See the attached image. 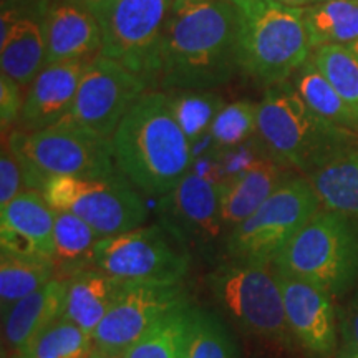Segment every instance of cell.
Listing matches in <instances>:
<instances>
[{
  "instance_id": "6da1fadb",
  "label": "cell",
  "mask_w": 358,
  "mask_h": 358,
  "mask_svg": "<svg viewBox=\"0 0 358 358\" xmlns=\"http://www.w3.org/2000/svg\"><path fill=\"white\" fill-rule=\"evenodd\" d=\"M241 8L231 0H173L155 87L216 90L241 73Z\"/></svg>"
},
{
  "instance_id": "7a4b0ae2",
  "label": "cell",
  "mask_w": 358,
  "mask_h": 358,
  "mask_svg": "<svg viewBox=\"0 0 358 358\" xmlns=\"http://www.w3.org/2000/svg\"><path fill=\"white\" fill-rule=\"evenodd\" d=\"M116 166L148 196H164L191 171L194 151L174 118L168 95L148 92L111 138Z\"/></svg>"
},
{
  "instance_id": "3957f363",
  "label": "cell",
  "mask_w": 358,
  "mask_h": 358,
  "mask_svg": "<svg viewBox=\"0 0 358 358\" xmlns=\"http://www.w3.org/2000/svg\"><path fill=\"white\" fill-rule=\"evenodd\" d=\"M257 134L275 159L307 178L358 146V133L315 113L290 80L266 87L257 103Z\"/></svg>"
},
{
  "instance_id": "277c9868",
  "label": "cell",
  "mask_w": 358,
  "mask_h": 358,
  "mask_svg": "<svg viewBox=\"0 0 358 358\" xmlns=\"http://www.w3.org/2000/svg\"><path fill=\"white\" fill-rule=\"evenodd\" d=\"M7 148L19 159L25 187L42 192L52 176L110 179L123 174L116 166L113 141L98 136L66 116L40 131L15 129Z\"/></svg>"
},
{
  "instance_id": "5b68a950",
  "label": "cell",
  "mask_w": 358,
  "mask_h": 358,
  "mask_svg": "<svg viewBox=\"0 0 358 358\" xmlns=\"http://www.w3.org/2000/svg\"><path fill=\"white\" fill-rule=\"evenodd\" d=\"M241 73L261 85L285 82L310 58L303 8L277 0H239Z\"/></svg>"
},
{
  "instance_id": "8992f818",
  "label": "cell",
  "mask_w": 358,
  "mask_h": 358,
  "mask_svg": "<svg viewBox=\"0 0 358 358\" xmlns=\"http://www.w3.org/2000/svg\"><path fill=\"white\" fill-rule=\"evenodd\" d=\"M274 268L343 295L358 279V221L347 214L319 211L275 257Z\"/></svg>"
},
{
  "instance_id": "52a82bcc",
  "label": "cell",
  "mask_w": 358,
  "mask_h": 358,
  "mask_svg": "<svg viewBox=\"0 0 358 358\" xmlns=\"http://www.w3.org/2000/svg\"><path fill=\"white\" fill-rule=\"evenodd\" d=\"M208 282L222 310L244 332L285 345L292 342L280 282L271 264L232 259L219 266Z\"/></svg>"
},
{
  "instance_id": "ba28073f",
  "label": "cell",
  "mask_w": 358,
  "mask_h": 358,
  "mask_svg": "<svg viewBox=\"0 0 358 358\" xmlns=\"http://www.w3.org/2000/svg\"><path fill=\"white\" fill-rule=\"evenodd\" d=\"M320 204L310 179L289 178L227 234V254L236 261L274 264L280 250L320 211Z\"/></svg>"
},
{
  "instance_id": "9c48e42d",
  "label": "cell",
  "mask_w": 358,
  "mask_h": 358,
  "mask_svg": "<svg viewBox=\"0 0 358 358\" xmlns=\"http://www.w3.org/2000/svg\"><path fill=\"white\" fill-rule=\"evenodd\" d=\"M173 0H100L92 12L101 29V55L155 87L159 48Z\"/></svg>"
},
{
  "instance_id": "30bf717a",
  "label": "cell",
  "mask_w": 358,
  "mask_h": 358,
  "mask_svg": "<svg viewBox=\"0 0 358 358\" xmlns=\"http://www.w3.org/2000/svg\"><path fill=\"white\" fill-rule=\"evenodd\" d=\"M42 194L53 209L82 217L101 239L136 229L148 217L140 189L124 174L110 179L52 176Z\"/></svg>"
},
{
  "instance_id": "8fae6325",
  "label": "cell",
  "mask_w": 358,
  "mask_h": 358,
  "mask_svg": "<svg viewBox=\"0 0 358 358\" xmlns=\"http://www.w3.org/2000/svg\"><path fill=\"white\" fill-rule=\"evenodd\" d=\"M92 267L123 282L181 284L189 271V257L174 248L164 229L140 226L98 241Z\"/></svg>"
},
{
  "instance_id": "7c38bea8",
  "label": "cell",
  "mask_w": 358,
  "mask_h": 358,
  "mask_svg": "<svg viewBox=\"0 0 358 358\" xmlns=\"http://www.w3.org/2000/svg\"><path fill=\"white\" fill-rule=\"evenodd\" d=\"M186 306L181 284L123 282L110 312L93 334L96 350L122 357L164 317Z\"/></svg>"
},
{
  "instance_id": "4fadbf2b",
  "label": "cell",
  "mask_w": 358,
  "mask_h": 358,
  "mask_svg": "<svg viewBox=\"0 0 358 358\" xmlns=\"http://www.w3.org/2000/svg\"><path fill=\"white\" fill-rule=\"evenodd\" d=\"M148 88L150 85L145 80L120 62L98 55L85 66L69 118L111 140L122 120Z\"/></svg>"
},
{
  "instance_id": "5bb4252c",
  "label": "cell",
  "mask_w": 358,
  "mask_h": 358,
  "mask_svg": "<svg viewBox=\"0 0 358 358\" xmlns=\"http://www.w3.org/2000/svg\"><path fill=\"white\" fill-rule=\"evenodd\" d=\"M52 0H2L0 60L2 73L20 87L32 85L45 66V19Z\"/></svg>"
},
{
  "instance_id": "9a60e30c",
  "label": "cell",
  "mask_w": 358,
  "mask_h": 358,
  "mask_svg": "<svg viewBox=\"0 0 358 358\" xmlns=\"http://www.w3.org/2000/svg\"><path fill=\"white\" fill-rule=\"evenodd\" d=\"M158 211L164 231L181 243H208L224 229L221 182L189 171L161 196Z\"/></svg>"
},
{
  "instance_id": "2e32d148",
  "label": "cell",
  "mask_w": 358,
  "mask_h": 358,
  "mask_svg": "<svg viewBox=\"0 0 358 358\" xmlns=\"http://www.w3.org/2000/svg\"><path fill=\"white\" fill-rule=\"evenodd\" d=\"M277 277L290 332L312 355H330L337 345V320L332 295L310 282L280 272H277Z\"/></svg>"
},
{
  "instance_id": "e0dca14e",
  "label": "cell",
  "mask_w": 358,
  "mask_h": 358,
  "mask_svg": "<svg viewBox=\"0 0 358 358\" xmlns=\"http://www.w3.org/2000/svg\"><path fill=\"white\" fill-rule=\"evenodd\" d=\"M0 211L2 250L55 262V209L42 192L22 191Z\"/></svg>"
},
{
  "instance_id": "ac0fdd59",
  "label": "cell",
  "mask_w": 358,
  "mask_h": 358,
  "mask_svg": "<svg viewBox=\"0 0 358 358\" xmlns=\"http://www.w3.org/2000/svg\"><path fill=\"white\" fill-rule=\"evenodd\" d=\"M90 60L45 65L24 98L19 129L40 131L60 123L71 113L80 78Z\"/></svg>"
},
{
  "instance_id": "d6986e66",
  "label": "cell",
  "mask_w": 358,
  "mask_h": 358,
  "mask_svg": "<svg viewBox=\"0 0 358 358\" xmlns=\"http://www.w3.org/2000/svg\"><path fill=\"white\" fill-rule=\"evenodd\" d=\"M45 65L92 60L103 47L95 13L73 0H52L45 19Z\"/></svg>"
},
{
  "instance_id": "ffe728a7",
  "label": "cell",
  "mask_w": 358,
  "mask_h": 358,
  "mask_svg": "<svg viewBox=\"0 0 358 358\" xmlns=\"http://www.w3.org/2000/svg\"><path fill=\"white\" fill-rule=\"evenodd\" d=\"M290 176L287 164L272 155L264 156L239 174L221 182L222 221L229 232L261 208V204Z\"/></svg>"
},
{
  "instance_id": "44dd1931",
  "label": "cell",
  "mask_w": 358,
  "mask_h": 358,
  "mask_svg": "<svg viewBox=\"0 0 358 358\" xmlns=\"http://www.w3.org/2000/svg\"><path fill=\"white\" fill-rule=\"evenodd\" d=\"M66 289L69 277H53L3 313V337L13 353H19L53 322L64 317Z\"/></svg>"
},
{
  "instance_id": "7402d4cb",
  "label": "cell",
  "mask_w": 358,
  "mask_h": 358,
  "mask_svg": "<svg viewBox=\"0 0 358 358\" xmlns=\"http://www.w3.org/2000/svg\"><path fill=\"white\" fill-rule=\"evenodd\" d=\"M123 280L115 279L95 267L69 275L64 319L93 335L113 306Z\"/></svg>"
},
{
  "instance_id": "603a6c76",
  "label": "cell",
  "mask_w": 358,
  "mask_h": 358,
  "mask_svg": "<svg viewBox=\"0 0 358 358\" xmlns=\"http://www.w3.org/2000/svg\"><path fill=\"white\" fill-rule=\"evenodd\" d=\"M327 209L358 221V146L308 176Z\"/></svg>"
},
{
  "instance_id": "cb8c5ba5",
  "label": "cell",
  "mask_w": 358,
  "mask_h": 358,
  "mask_svg": "<svg viewBox=\"0 0 358 358\" xmlns=\"http://www.w3.org/2000/svg\"><path fill=\"white\" fill-rule=\"evenodd\" d=\"M312 48L352 45L358 40V0H325L303 8Z\"/></svg>"
},
{
  "instance_id": "d4e9b609",
  "label": "cell",
  "mask_w": 358,
  "mask_h": 358,
  "mask_svg": "<svg viewBox=\"0 0 358 358\" xmlns=\"http://www.w3.org/2000/svg\"><path fill=\"white\" fill-rule=\"evenodd\" d=\"M57 264L50 259L22 256L2 250L0 254V306L2 315L20 299L43 287L55 277Z\"/></svg>"
},
{
  "instance_id": "484cf974",
  "label": "cell",
  "mask_w": 358,
  "mask_h": 358,
  "mask_svg": "<svg viewBox=\"0 0 358 358\" xmlns=\"http://www.w3.org/2000/svg\"><path fill=\"white\" fill-rule=\"evenodd\" d=\"M292 83L303 101L322 118L358 133V116L338 95L330 80L317 69L312 58H308L306 64L295 71Z\"/></svg>"
},
{
  "instance_id": "4316f807",
  "label": "cell",
  "mask_w": 358,
  "mask_h": 358,
  "mask_svg": "<svg viewBox=\"0 0 358 358\" xmlns=\"http://www.w3.org/2000/svg\"><path fill=\"white\" fill-rule=\"evenodd\" d=\"M101 237L73 213L55 209V264L69 274L90 268L93 250Z\"/></svg>"
},
{
  "instance_id": "83f0119b",
  "label": "cell",
  "mask_w": 358,
  "mask_h": 358,
  "mask_svg": "<svg viewBox=\"0 0 358 358\" xmlns=\"http://www.w3.org/2000/svg\"><path fill=\"white\" fill-rule=\"evenodd\" d=\"M95 350L93 335L62 317L15 353V358H92Z\"/></svg>"
},
{
  "instance_id": "f1b7e54d",
  "label": "cell",
  "mask_w": 358,
  "mask_h": 358,
  "mask_svg": "<svg viewBox=\"0 0 358 358\" xmlns=\"http://www.w3.org/2000/svg\"><path fill=\"white\" fill-rule=\"evenodd\" d=\"M166 95L174 118L189 138L191 145L203 140L216 116L226 106L224 98L214 90H182Z\"/></svg>"
},
{
  "instance_id": "f546056e",
  "label": "cell",
  "mask_w": 358,
  "mask_h": 358,
  "mask_svg": "<svg viewBox=\"0 0 358 358\" xmlns=\"http://www.w3.org/2000/svg\"><path fill=\"white\" fill-rule=\"evenodd\" d=\"M182 358H239L231 334L213 313L189 307Z\"/></svg>"
},
{
  "instance_id": "4dcf8cb0",
  "label": "cell",
  "mask_w": 358,
  "mask_h": 358,
  "mask_svg": "<svg viewBox=\"0 0 358 358\" xmlns=\"http://www.w3.org/2000/svg\"><path fill=\"white\" fill-rule=\"evenodd\" d=\"M312 60L330 80L338 95L358 116V55L347 45H324L312 52Z\"/></svg>"
},
{
  "instance_id": "1f68e13d",
  "label": "cell",
  "mask_w": 358,
  "mask_h": 358,
  "mask_svg": "<svg viewBox=\"0 0 358 358\" xmlns=\"http://www.w3.org/2000/svg\"><path fill=\"white\" fill-rule=\"evenodd\" d=\"M191 306L164 317L153 330L138 340L123 353V358H182L187 327V312Z\"/></svg>"
},
{
  "instance_id": "d6a6232c",
  "label": "cell",
  "mask_w": 358,
  "mask_h": 358,
  "mask_svg": "<svg viewBox=\"0 0 358 358\" xmlns=\"http://www.w3.org/2000/svg\"><path fill=\"white\" fill-rule=\"evenodd\" d=\"M256 131L257 105L244 98L224 106L209 129V136L214 150L226 151L250 140Z\"/></svg>"
},
{
  "instance_id": "836d02e7",
  "label": "cell",
  "mask_w": 358,
  "mask_h": 358,
  "mask_svg": "<svg viewBox=\"0 0 358 358\" xmlns=\"http://www.w3.org/2000/svg\"><path fill=\"white\" fill-rule=\"evenodd\" d=\"M22 186H25V182L19 159L3 146L0 156V209L7 208L20 194Z\"/></svg>"
},
{
  "instance_id": "e575fe53",
  "label": "cell",
  "mask_w": 358,
  "mask_h": 358,
  "mask_svg": "<svg viewBox=\"0 0 358 358\" xmlns=\"http://www.w3.org/2000/svg\"><path fill=\"white\" fill-rule=\"evenodd\" d=\"M20 88V85L8 75H0V123H2L3 136L10 131L12 124L20 120L22 106H24Z\"/></svg>"
},
{
  "instance_id": "d590c367",
  "label": "cell",
  "mask_w": 358,
  "mask_h": 358,
  "mask_svg": "<svg viewBox=\"0 0 358 358\" xmlns=\"http://www.w3.org/2000/svg\"><path fill=\"white\" fill-rule=\"evenodd\" d=\"M343 358L358 357V301L352 303L342 320Z\"/></svg>"
},
{
  "instance_id": "8d00e7d4",
  "label": "cell",
  "mask_w": 358,
  "mask_h": 358,
  "mask_svg": "<svg viewBox=\"0 0 358 358\" xmlns=\"http://www.w3.org/2000/svg\"><path fill=\"white\" fill-rule=\"evenodd\" d=\"M277 2L284 3L287 7H294V8H307L312 6H317V3L325 2V0H277Z\"/></svg>"
},
{
  "instance_id": "74e56055",
  "label": "cell",
  "mask_w": 358,
  "mask_h": 358,
  "mask_svg": "<svg viewBox=\"0 0 358 358\" xmlns=\"http://www.w3.org/2000/svg\"><path fill=\"white\" fill-rule=\"evenodd\" d=\"M73 2H78V3H82V6H85V7H88L90 10H92L93 7L96 6L98 2H100V0H73Z\"/></svg>"
},
{
  "instance_id": "f35d334b",
  "label": "cell",
  "mask_w": 358,
  "mask_h": 358,
  "mask_svg": "<svg viewBox=\"0 0 358 358\" xmlns=\"http://www.w3.org/2000/svg\"><path fill=\"white\" fill-rule=\"evenodd\" d=\"M92 358H123V357H120V355H106V353H101V352L95 350V353H93Z\"/></svg>"
},
{
  "instance_id": "ab89813d",
  "label": "cell",
  "mask_w": 358,
  "mask_h": 358,
  "mask_svg": "<svg viewBox=\"0 0 358 358\" xmlns=\"http://www.w3.org/2000/svg\"><path fill=\"white\" fill-rule=\"evenodd\" d=\"M347 47H350V48H352V50H353V52H355V53H357V55H358V40H357V42H353L352 45H347Z\"/></svg>"
},
{
  "instance_id": "60d3db41",
  "label": "cell",
  "mask_w": 358,
  "mask_h": 358,
  "mask_svg": "<svg viewBox=\"0 0 358 358\" xmlns=\"http://www.w3.org/2000/svg\"><path fill=\"white\" fill-rule=\"evenodd\" d=\"M231 2H234V3H237V2H239V0H231Z\"/></svg>"
},
{
  "instance_id": "b9f144b4",
  "label": "cell",
  "mask_w": 358,
  "mask_h": 358,
  "mask_svg": "<svg viewBox=\"0 0 358 358\" xmlns=\"http://www.w3.org/2000/svg\"><path fill=\"white\" fill-rule=\"evenodd\" d=\"M357 358H358V357H357Z\"/></svg>"
}]
</instances>
